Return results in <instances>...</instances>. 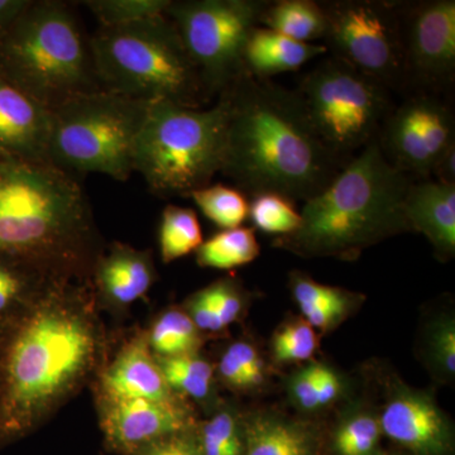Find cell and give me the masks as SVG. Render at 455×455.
Instances as JSON below:
<instances>
[{
    "mask_svg": "<svg viewBox=\"0 0 455 455\" xmlns=\"http://www.w3.org/2000/svg\"><path fill=\"white\" fill-rule=\"evenodd\" d=\"M92 236L76 176L49 163L0 161V259L76 271L92 260Z\"/></svg>",
    "mask_w": 455,
    "mask_h": 455,
    "instance_id": "obj_3",
    "label": "cell"
},
{
    "mask_svg": "<svg viewBox=\"0 0 455 455\" xmlns=\"http://www.w3.org/2000/svg\"><path fill=\"white\" fill-rule=\"evenodd\" d=\"M204 291L211 301L221 331L238 320L243 309L244 299L241 286L236 281L230 278L217 281L211 286L205 287Z\"/></svg>",
    "mask_w": 455,
    "mask_h": 455,
    "instance_id": "obj_34",
    "label": "cell"
},
{
    "mask_svg": "<svg viewBox=\"0 0 455 455\" xmlns=\"http://www.w3.org/2000/svg\"><path fill=\"white\" fill-rule=\"evenodd\" d=\"M430 361L442 376L453 379L455 373V325L451 317L439 320L429 335Z\"/></svg>",
    "mask_w": 455,
    "mask_h": 455,
    "instance_id": "obj_35",
    "label": "cell"
},
{
    "mask_svg": "<svg viewBox=\"0 0 455 455\" xmlns=\"http://www.w3.org/2000/svg\"><path fill=\"white\" fill-rule=\"evenodd\" d=\"M202 337L188 314L171 310L158 317L149 333L148 346L160 358L196 355Z\"/></svg>",
    "mask_w": 455,
    "mask_h": 455,
    "instance_id": "obj_26",
    "label": "cell"
},
{
    "mask_svg": "<svg viewBox=\"0 0 455 455\" xmlns=\"http://www.w3.org/2000/svg\"><path fill=\"white\" fill-rule=\"evenodd\" d=\"M341 391V383L338 374L331 368L320 364L319 379H317L316 388V407L331 405L339 396Z\"/></svg>",
    "mask_w": 455,
    "mask_h": 455,
    "instance_id": "obj_40",
    "label": "cell"
},
{
    "mask_svg": "<svg viewBox=\"0 0 455 455\" xmlns=\"http://www.w3.org/2000/svg\"><path fill=\"white\" fill-rule=\"evenodd\" d=\"M101 88L145 101L203 109L212 100L178 29L166 16L99 27L90 36Z\"/></svg>",
    "mask_w": 455,
    "mask_h": 455,
    "instance_id": "obj_5",
    "label": "cell"
},
{
    "mask_svg": "<svg viewBox=\"0 0 455 455\" xmlns=\"http://www.w3.org/2000/svg\"><path fill=\"white\" fill-rule=\"evenodd\" d=\"M319 372L320 364H311L302 370L300 373L296 374L290 385L293 401L300 409L307 410V411L317 410L316 388Z\"/></svg>",
    "mask_w": 455,
    "mask_h": 455,
    "instance_id": "obj_38",
    "label": "cell"
},
{
    "mask_svg": "<svg viewBox=\"0 0 455 455\" xmlns=\"http://www.w3.org/2000/svg\"><path fill=\"white\" fill-rule=\"evenodd\" d=\"M51 110L0 75V161L49 163Z\"/></svg>",
    "mask_w": 455,
    "mask_h": 455,
    "instance_id": "obj_16",
    "label": "cell"
},
{
    "mask_svg": "<svg viewBox=\"0 0 455 455\" xmlns=\"http://www.w3.org/2000/svg\"><path fill=\"white\" fill-rule=\"evenodd\" d=\"M227 121L223 94L206 109L152 101L134 149V171L154 196H190L223 167Z\"/></svg>",
    "mask_w": 455,
    "mask_h": 455,
    "instance_id": "obj_6",
    "label": "cell"
},
{
    "mask_svg": "<svg viewBox=\"0 0 455 455\" xmlns=\"http://www.w3.org/2000/svg\"><path fill=\"white\" fill-rule=\"evenodd\" d=\"M411 232L423 233L440 260L455 253V185L433 179L412 181L403 200Z\"/></svg>",
    "mask_w": 455,
    "mask_h": 455,
    "instance_id": "obj_17",
    "label": "cell"
},
{
    "mask_svg": "<svg viewBox=\"0 0 455 455\" xmlns=\"http://www.w3.org/2000/svg\"><path fill=\"white\" fill-rule=\"evenodd\" d=\"M328 55L324 44H305L284 37L280 33L254 27L243 47L244 71L259 79L292 73L316 57Z\"/></svg>",
    "mask_w": 455,
    "mask_h": 455,
    "instance_id": "obj_19",
    "label": "cell"
},
{
    "mask_svg": "<svg viewBox=\"0 0 455 455\" xmlns=\"http://www.w3.org/2000/svg\"><path fill=\"white\" fill-rule=\"evenodd\" d=\"M412 181L388 164L373 140L305 202L301 227L274 245L305 259H357L367 248L411 232L403 200Z\"/></svg>",
    "mask_w": 455,
    "mask_h": 455,
    "instance_id": "obj_2",
    "label": "cell"
},
{
    "mask_svg": "<svg viewBox=\"0 0 455 455\" xmlns=\"http://www.w3.org/2000/svg\"><path fill=\"white\" fill-rule=\"evenodd\" d=\"M290 289L305 322L324 333L337 328L363 301L357 292L316 283L301 272H292Z\"/></svg>",
    "mask_w": 455,
    "mask_h": 455,
    "instance_id": "obj_21",
    "label": "cell"
},
{
    "mask_svg": "<svg viewBox=\"0 0 455 455\" xmlns=\"http://www.w3.org/2000/svg\"><path fill=\"white\" fill-rule=\"evenodd\" d=\"M295 204L280 194H259L250 202L248 218L260 232L278 236L292 235L302 223L300 212Z\"/></svg>",
    "mask_w": 455,
    "mask_h": 455,
    "instance_id": "obj_29",
    "label": "cell"
},
{
    "mask_svg": "<svg viewBox=\"0 0 455 455\" xmlns=\"http://www.w3.org/2000/svg\"><path fill=\"white\" fill-rule=\"evenodd\" d=\"M203 232L196 212L184 206L167 205L161 215L158 243L164 263L188 256L203 244Z\"/></svg>",
    "mask_w": 455,
    "mask_h": 455,
    "instance_id": "obj_25",
    "label": "cell"
},
{
    "mask_svg": "<svg viewBox=\"0 0 455 455\" xmlns=\"http://www.w3.org/2000/svg\"><path fill=\"white\" fill-rule=\"evenodd\" d=\"M22 278L11 266L0 262V310L4 309L12 299L20 292Z\"/></svg>",
    "mask_w": 455,
    "mask_h": 455,
    "instance_id": "obj_41",
    "label": "cell"
},
{
    "mask_svg": "<svg viewBox=\"0 0 455 455\" xmlns=\"http://www.w3.org/2000/svg\"><path fill=\"white\" fill-rule=\"evenodd\" d=\"M293 90L317 137L346 164L377 139L395 106L390 89L333 56Z\"/></svg>",
    "mask_w": 455,
    "mask_h": 455,
    "instance_id": "obj_9",
    "label": "cell"
},
{
    "mask_svg": "<svg viewBox=\"0 0 455 455\" xmlns=\"http://www.w3.org/2000/svg\"><path fill=\"white\" fill-rule=\"evenodd\" d=\"M32 0H0V38L16 23Z\"/></svg>",
    "mask_w": 455,
    "mask_h": 455,
    "instance_id": "obj_42",
    "label": "cell"
},
{
    "mask_svg": "<svg viewBox=\"0 0 455 455\" xmlns=\"http://www.w3.org/2000/svg\"><path fill=\"white\" fill-rule=\"evenodd\" d=\"M319 339L315 329L305 320L287 323L272 341V352L278 363L291 364L309 361L315 355Z\"/></svg>",
    "mask_w": 455,
    "mask_h": 455,
    "instance_id": "obj_33",
    "label": "cell"
},
{
    "mask_svg": "<svg viewBox=\"0 0 455 455\" xmlns=\"http://www.w3.org/2000/svg\"><path fill=\"white\" fill-rule=\"evenodd\" d=\"M377 142L394 169L414 181L431 179L440 158L455 145L453 110L442 95L412 92L392 108Z\"/></svg>",
    "mask_w": 455,
    "mask_h": 455,
    "instance_id": "obj_12",
    "label": "cell"
},
{
    "mask_svg": "<svg viewBox=\"0 0 455 455\" xmlns=\"http://www.w3.org/2000/svg\"><path fill=\"white\" fill-rule=\"evenodd\" d=\"M382 434L379 418L358 412L347 418L335 430L334 451L338 455H379Z\"/></svg>",
    "mask_w": 455,
    "mask_h": 455,
    "instance_id": "obj_31",
    "label": "cell"
},
{
    "mask_svg": "<svg viewBox=\"0 0 455 455\" xmlns=\"http://www.w3.org/2000/svg\"><path fill=\"white\" fill-rule=\"evenodd\" d=\"M328 53L394 92H407L401 2L325 0Z\"/></svg>",
    "mask_w": 455,
    "mask_h": 455,
    "instance_id": "obj_11",
    "label": "cell"
},
{
    "mask_svg": "<svg viewBox=\"0 0 455 455\" xmlns=\"http://www.w3.org/2000/svg\"><path fill=\"white\" fill-rule=\"evenodd\" d=\"M203 214L221 229L239 228L250 217L247 196L224 184L208 185L190 194Z\"/></svg>",
    "mask_w": 455,
    "mask_h": 455,
    "instance_id": "obj_27",
    "label": "cell"
},
{
    "mask_svg": "<svg viewBox=\"0 0 455 455\" xmlns=\"http://www.w3.org/2000/svg\"><path fill=\"white\" fill-rule=\"evenodd\" d=\"M244 455H317V439L307 425L257 415L244 423Z\"/></svg>",
    "mask_w": 455,
    "mask_h": 455,
    "instance_id": "obj_22",
    "label": "cell"
},
{
    "mask_svg": "<svg viewBox=\"0 0 455 455\" xmlns=\"http://www.w3.org/2000/svg\"><path fill=\"white\" fill-rule=\"evenodd\" d=\"M243 371L248 390L259 388L265 383V364L252 344L236 341L228 348Z\"/></svg>",
    "mask_w": 455,
    "mask_h": 455,
    "instance_id": "obj_37",
    "label": "cell"
},
{
    "mask_svg": "<svg viewBox=\"0 0 455 455\" xmlns=\"http://www.w3.org/2000/svg\"><path fill=\"white\" fill-rule=\"evenodd\" d=\"M51 302L18 335L8 363L9 397L23 416L37 415L82 376L94 335L80 314Z\"/></svg>",
    "mask_w": 455,
    "mask_h": 455,
    "instance_id": "obj_8",
    "label": "cell"
},
{
    "mask_svg": "<svg viewBox=\"0 0 455 455\" xmlns=\"http://www.w3.org/2000/svg\"><path fill=\"white\" fill-rule=\"evenodd\" d=\"M220 94L228 104L220 172L245 196L305 203L346 166L317 137L295 90L243 71Z\"/></svg>",
    "mask_w": 455,
    "mask_h": 455,
    "instance_id": "obj_1",
    "label": "cell"
},
{
    "mask_svg": "<svg viewBox=\"0 0 455 455\" xmlns=\"http://www.w3.org/2000/svg\"><path fill=\"white\" fill-rule=\"evenodd\" d=\"M259 26L291 40L314 44L324 38L325 12L322 3L315 0L267 2L260 14Z\"/></svg>",
    "mask_w": 455,
    "mask_h": 455,
    "instance_id": "obj_23",
    "label": "cell"
},
{
    "mask_svg": "<svg viewBox=\"0 0 455 455\" xmlns=\"http://www.w3.org/2000/svg\"><path fill=\"white\" fill-rule=\"evenodd\" d=\"M171 0H86L83 4L97 17L100 27L130 25L164 16Z\"/></svg>",
    "mask_w": 455,
    "mask_h": 455,
    "instance_id": "obj_32",
    "label": "cell"
},
{
    "mask_svg": "<svg viewBox=\"0 0 455 455\" xmlns=\"http://www.w3.org/2000/svg\"><path fill=\"white\" fill-rule=\"evenodd\" d=\"M266 0H171L164 16L178 29L212 99L244 71L243 47Z\"/></svg>",
    "mask_w": 455,
    "mask_h": 455,
    "instance_id": "obj_10",
    "label": "cell"
},
{
    "mask_svg": "<svg viewBox=\"0 0 455 455\" xmlns=\"http://www.w3.org/2000/svg\"><path fill=\"white\" fill-rule=\"evenodd\" d=\"M193 427L190 415L178 401H118L108 403L103 418L108 445L123 455H133L151 443Z\"/></svg>",
    "mask_w": 455,
    "mask_h": 455,
    "instance_id": "obj_14",
    "label": "cell"
},
{
    "mask_svg": "<svg viewBox=\"0 0 455 455\" xmlns=\"http://www.w3.org/2000/svg\"><path fill=\"white\" fill-rule=\"evenodd\" d=\"M431 179L442 184L455 185V145L440 158Z\"/></svg>",
    "mask_w": 455,
    "mask_h": 455,
    "instance_id": "obj_43",
    "label": "cell"
},
{
    "mask_svg": "<svg viewBox=\"0 0 455 455\" xmlns=\"http://www.w3.org/2000/svg\"><path fill=\"white\" fill-rule=\"evenodd\" d=\"M406 86L442 95L455 79V2H401Z\"/></svg>",
    "mask_w": 455,
    "mask_h": 455,
    "instance_id": "obj_13",
    "label": "cell"
},
{
    "mask_svg": "<svg viewBox=\"0 0 455 455\" xmlns=\"http://www.w3.org/2000/svg\"><path fill=\"white\" fill-rule=\"evenodd\" d=\"M171 391L194 398L206 400L212 391V364L197 355L160 358L157 362Z\"/></svg>",
    "mask_w": 455,
    "mask_h": 455,
    "instance_id": "obj_28",
    "label": "cell"
},
{
    "mask_svg": "<svg viewBox=\"0 0 455 455\" xmlns=\"http://www.w3.org/2000/svg\"><path fill=\"white\" fill-rule=\"evenodd\" d=\"M188 315L199 331H211V333L223 331L204 289L188 301Z\"/></svg>",
    "mask_w": 455,
    "mask_h": 455,
    "instance_id": "obj_39",
    "label": "cell"
},
{
    "mask_svg": "<svg viewBox=\"0 0 455 455\" xmlns=\"http://www.w3.org/2000/svg\"><path fill=\"white\" fill-rule=\"evenodd\" d=\"M379 455H388V454H382V453H381V454H379Z\"/></svg>",
    "mask_w": 455,
    "mask_h": 455,
    "instance_id": "obj_44",
    "label": "cell"
},
{
    "mask_svg": "<svg viewBox=\"0 0 455 455\" xmlns=\"http://www.w3.org/2000/svg\"><path fill=\"white\" fill-rule=\"evenodd\" d=\"M133 455H202L196 427L151 443Z\"/></svg>",
    "mask_w": 455,
    "mask_h": 455,
    "instance_id": "obj_36",
    "label": "cell"
},
{
    "mask_svg": "<svg viewBox=\"0 0 455 455\" xmlns=\"http://www.w3.org/2000/svg\"><path fill=\"white\" fill-rule=\"evenodd\" d=\"M260 247L253 228L221 230L197 248L196 262L202 267L233 269L253 262Z\"/></svg>",
    "mask_w": 455,
    "mask_h": 455,
    "instance_id": "obj_24",
    "label": "cell"
},
{
    "mask_svg": "<svg viewBox=\"0 0 455 455\" xmlns=\"http://www.w3.org/2000/svg\"><path fill=\"white\" fill-rule=\"evenodd\" d=\"M202 455H244V423L229 410L196 429Z\"/></svg>",
    "mask_w": 455,
    "mask_h": 455,
    "instance_id": "obj_30",
    "label": "cell"
},
{
    "mask_svg": "<svg viewBox=\"0 0 455 455\" xmlns=\"http://www.w3.org/2000/svg\"><path fill=\"white\" fill-rule=\"evenodd\" d=\"M379 419L385 435L416 455L451 453L448 421L430 397L420 392H395Z\"/></svg>",
    "mask_w": 455,
    "mask_h": 455,
    "instance_id": "obj_15",
    "label": "cell"
},
{
    "mask_svg": "<svg viewBox=\"0 0 455 455\" xmlns=\"http://www.w3.org/2000/svg\"><path fill=\"white\" fill-rule=\"evenodd\" d=\"M155 277L151 256L127 245H114L110 253L97 263V280L101 292L119 305L132 304L145 296Z\"/></svg>",
    "mask_w": 455,
    "mask_h": 455,
    "instance_id": "obj_20",
    "label": "cell"
},
{
    "mask_svg": "<svg viewBox=\"0 0 455 455\" xmlns=\"http://www.w3.org/2000/svg\"><path fill=\"white\" fill-rule=\"evenodd\" d=\"M151 101L101 92L75 98L51 112L47 160L74 176L103 173L127 181Z\"/></svg>",
    "mask_w": 455,
    "mask_h": 455,
    "instance_id": "obj_7",
    "label": "cell"
},
{
    "mask_svg": "<svg viewBox=\"0 0 455 455\" xmlns=\"http://www.w3.org/2000/svg\"><path fill=\"white\" fill-rule=\"evenodd\" d=\"M0 75L51 112L103 90L90 37L59 0H32L0 38Z\"/></svg>",
    "mask_w": 455,
    "mask_h": 455,
    "instance_id": "obj_4",
    "label": "cell"
},
{
    "mask_svg": "<svg viewBox=\"0 0 455 455\" xmlns=\"http://www.w3.org/2000/svg\"><path fill=\"white\" fill-rule=\"evenodd\" d=\"M108 403L146 398L176 401L161 368L149 352L148 341L137 338L119 353L103 377Z\"/></svg>",
    "mask_w": 455,
    "mask_h": 455,
    "instance_id": "obj_18",
    "label": "cell"
}]
</instances>
